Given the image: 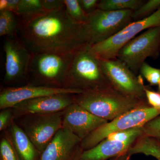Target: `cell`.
Returning a JSON list of instances; mask_svg holds the SVG:
<instances>
[{
    "mask_svg": "<svg viewBox=\"0 0 160 160\" xmlns=\"http://www.w3.org/2000/svg\"><path fill=\"white\" fill-rule=\"evenodd\" d=\"M142 127L143 135L153 139L160 146V115Z\"/></svg>",
    "mask_w": 160,
    "mask_h": 160,
    "instance_id": "cell-26",
    "label": "cell"
},
{
    "mask_svg": "<svg viewBox=\"0 0 160 160\" xmlns=\"http://www.w3.org/2000/svg\"><path fill=\"white\" fill-rule=\"evenodd\" d=\"M82 140L62 128L41 154L40 160H78Z\"/></svg>",
    "mask_w": 160,
    "mask_h": 160,
    "instance_id": "cell-15",
    "label": "cell"
},
{
    "mask_svg": "<svg viewBox=\"0 0 160 160\" xmlns=\"http://www.w3.org/2000/svg\"><path fill=\"white\" fill-rule=\"evenodd\" d=\"M112 87L103 72L101 60L90 46L83 47L74 53L64 88L84 92Z\"/></svg>",
    "mask_w": 160,
    "mask_h": 160,
    "instance_id": "cell-3",
    "label": "cell"
},
{
    "mask_svg": "<svg viewBox=\"0 0 160 160\" xmlns=\"http://www.w3.org/2000/svg\"><path fill=\"white\" fill-rule=\"evenodd\" d=\"M130 158L131 157H130L127 153V154L123 155L120 156L118 157L112 158L108 160H129Z\"/></svg>",
    "mask_w": 160,
    "mask_h": 160,
    "instance_id": "cell-32",
    "label": "cell"
},
{
    "mask_svg": "<svg viewBox=\"0 0 160 160\" xmlns=\"http://www.w3.org/2000/svg\"><path fill=\"white\" fill-rule=\"evenodd\" d=\"M44 11L41 0H18L14 12L22 18Z\"/></svg>",
    "mask_w": 160,
    "mask_h": 160,
    "instance_id": "cell-22",
    "label": "cell"
},
{
    "mask_svg": "<svg viewBox=\"0 0 160 160\" xmlns=\"http://www.w3.org/2000/svg\"><path fill=\"white\" fill-rule=\"evenodd\" d=\"M140 75L143 77L150 86H158L160 82V69L154 68L145 62L139 70Z\"/></svg>",
    "mask_w": 160,
    "mask_h": 160,
    "instance_id": "cell-25",
    "label": "cell"
},
{
    "mask_svg": "<svg viewBox=\"0 0 160 160\" xmlns=\"http://www.w3.org/2000/svg\"><path fill=\"white\" fill-rule=\"evenodd\" d=\"M160 26V7L148 17L133 21L112 37L90 46V49L101 59H114L120 49L138 34L150 28Z\"/></svg>",
    "mask_w": 160,
    "mask_h": 160,
    "instance_id": "cell-10",
    "label": "cell"
},
{
    "mask_svg": "<svg viewBox=\"0 0 160 160\" xmlns=\"http://www.w3.org/2000/svg\"><path fill=\"white\" fill-rule=\"evenodd\" d=\"M84 25L73 22L64 7L20 18L16 36L32 54L74 53L90 46Z\"/></svg>",
    "mask_w": 160,
    "mask_h": 160,
    "instance_id": "cell-1",
    "label": "cell"
},
{
    "mask_svg": "<svg viewBox=\"0 0 160 160\" xmlns=\"http://www.w3.org/2000/svg\"><path fill=\"white\" fill-rule=\"evenodd\" d=\"M160 7V0L146 1L138 9L133 11L132 18L134 21L143 19L154 13Z\"/></svg>",
    "mask_w": 160,
    "mask_h": 160,
    "instance_id": "cell-24",
    "label": "cell"
},
{
    "mask_svg": "<svg viewBox=\"0 0 160 160\" xmlns=\"http://www.w3.org/2000/svg\"><path fill=\"white\" fill-rule=\"evenodd\" d=\"M139 153L160 160V146L153 139L143 135L137 140L127 152L130 157Z\"/></svg>",
    "mask_w": 160,
    "mask_h": 160,
    "instance_id": "cell-18",
    "label": "cell"
},
{
    "mask_svg": "<svg viewBox=\"0 0 160 160\" xmlns=\"http://www.w3.org/2000/svg\"><path fill=\"white\" fill-rule=\"evenodd\" d=\"M145 94L149 106L155 108H160V92L152 90L146 86Z\"/></svg>",
    "mask_w": 160,
    "mask_h": 160,
    "instance_id": "cell-28",
    "label": "cell"
},
{
    "mask_svg": "<svg viewBox=\"0 0 160 160\" xmlns=\"http://www.w3.org/2000/svg\"><path fill=\"white\" fill-rule=\"evenodd\" d=\"M20 18L13 12L9 10L0 11V36H14L16 35Z\"/></svg>",
    "mask_w": 160,
    "mask_h": 160,
    "instance_id": "cell-20",
    "label": "cell"
},
{
    "mask_svg": "<svg viewBox=\"0 0 160 160\" xmlns=\"http://www.w3.org/2000/svg\"><path fill=\"white\" fill-rule=\"evenodd\" d=\"M45 11H54L65 7L63 0H41Z\"/></svg>",
    "mask_w": 160,
    "mask_h": 160,
    "instance_id": "cell-29",
    "label": "cell"
},
{
    "mask_svg": "<svg viewBox=\"0 0 160 160\" xmlns=\"http://www.w3.org/2000/svg\"><path fill=\"white\" fill-rule=\"evenodd\" d=\"M6 131L20 160H40L42 153L14 121Z\"/></svg>",
    "mask_w": 160,
    "mask_h": 160,
    "instance_id": "cell-17",
    "label": "cell"
},
{
    "mask_svg": "<svg viewBox=\"0 0 160 160\" xmlns=\"http://www.w3.org/2000/svg\"><path fill=\"white\" fill-rule=\"evenodd\" d=\"M160 115V108H153L149 105L132 109L92 132L82 140L81 147L83 150L91 149L111 133L142 127Z\"/></svg>",
    "mask_w": 160,
    "mask_h": 160,
    "instance_id": "cell-5",
    "label": "cell"
},
{
    "mask_svg": "<svg viewBox=\"0 0 160 160\" xmlns=\"http://www.w3.org/2000/svg\"><path fill=\"white\" fill-rule=\"evenodd\" d=\"M75 95H54L22 102L11 108L14 119L29 115L51 114L64 111L74 103Z\"/></svg>",
    "mask_w": 160,
    "mask_h": 160,
    "instance_id": "cell-12",
    "label": "cell"
},
{
    "mask_svg": "<svg viewBox=\"0 0 160 160\" xmlns=\"http://www.w3.org/2000/svg\"><path fill=\"white\" fill-rule=\"evenodd\" d=\"M132 10L105 11L98 9L89 14L84 24L87 41L90 46L106 41L133 22Z\"/></svg>",
    "mask_w": 160,
    "mask_h": 160,
    "instance_id": "cell-7",
    "label": "cell"
},
{
    "mask_svg": "<svg viewBox=\"0 0 160 160\" xmlns=\"http://www.w3.org/2000/svg\"><path fill=\"white\" fill-rule=\"evenodd\" d=\"M160 55V26L150 28L125 44L118 52L117 59L135 74L147 58Z\"/></svg>",
    "mask_w": 160,
    "mask_h": 160,
    "instance_id": "cell-6",
    "label": "cell"
},
{
    "mask_svg": "<svg viewBox=\"0 0 160 160\" xmlns=\"http://www.w3.org/2000/svg\"><path fill=\"white\" fill-rule=\"evenodd\" d=\"M74 53L45 52L32 54L28 85L65 88V82Z\"/></svg>",
    "mask_w": 160,
    "mask_h": 160,
    "instance_id": "cell-4",
    "label": "cell"
},
{
    "mask_svg": "<svg viewBox=\"0 0 160 160\" xmlns=\"http://www.w3.org/2000/svg\"><path fill=\"white\" fill-rule=\"evenodd\" d=\"M82 92L75 89L30 85L19 87H6L0 92V109L12 108L22 102L42 97L61 94H78Z\"/></svg>",
    "mask_w": 160,
    "mask_h": 160,
    "instance_id": "cell-13",
    "label": "cell"
},
{
    "mask_svg": "<svg viewBox=\"0 0 160 160\" xmlns=\"http://www.w3.org/2000/svg\"><path fill=\"white\" fill-rule=\"evenodd\" d=\"M99 1V0H79L83 10L88 15L98 9Z\"/></svg>",
    "mask_w": 160,
    "mask_h": 160,
    "instance_id": "cell-30",
    "label": "cell"
},
{
    "mask_svg": "<svg viewBox=\"0 0 160 160\" xmlns=\"http://www.w3.org/2000/svg\"><path fill=\"white\" fill-rule=\"evenodd\" d=\"M108 122L73 103L64 111L62 128L82 140L100 126Z\"/></svg>",
    "mask_w": 160,
    "mask_h": 160,
    "instance_id": "cell-14",
    "label": "cell"
},
{
    "mask_svg": "<svg viewBox=\"0 0 160 160\" xmlns=\"http://www.w3.org/2000/svg\"><path fill=\"white\" fill-rule=\"evenodd\" d=\"M14 121V116L11 108L2 109L0 112V131L7 130Z\"/></svg>",
    "mask_w": 160,
    "mask_h": 160,
    "instance_id": "cell-27",
    "label": "cell"
},
{
    "mask_svg": "<svg viewBox=\"0 0 160 160\" xmlns=\"http://www.w3.org/2000/svg\"><path fill=\"white\" fill-rule=\"evenodd\" d=\"M74 103L108 122L132 109L149 105L147 100L123 94L113 87L75 94Z\"/></svg>",
    "mask_w": 160,
    "mask_h": 160,
    "instance_id": "cell-2",
    "label": "cell"
},
{
    "mask_svg": "<svg viewBox=\"0 0 160 160\" xmlns=\"http://www.w3.org/2000/svg\"><path fill=\"white\" fill-rule=\"evenodd\" d=\"M100 60L103 72L113 88L123 94L147 100L145 90L146 86L142 76H137L118 59Z\"/></svg>",
    "mask_w": 160,
    "mask_h": 160,
    "instance_id": "cell-11",
    "label": "cell"
},
{
    "mask_svg": "<svg viewBox=\"0 0 160 160\" xmlns=\"http://www.w3.org/2000/svg\"><path fill=\"white\" fill-rule=\"evenodd\" d=\"M64 111L51 114L23 116L14 119V122L42 153L62 128Z\"/></svg>",
    "mask_w": 160,
    "mask_h": 160,
    "instance_id": "cell-8",
    "label": "cell"
},
{
    "mask_svg": "<svg viewBox=\"0 0 160 160\" xmlns=\"http://www.w3.org/2000/svg\"><path fill=\"white\" fill-rule=\"evenodd\" d=\"M0 160H20L6 131L3 132L0 141Z\"/></svg>",
    "mask_w": 160,
    "mask_h": 160,
    "instance_id": "cell-23",
    "label": "cell"
},
{
    "mask_svg": "<svg viewBox=\"0 0 160 160\" xmlns=\"http://www.w3.org/2000/svg\"><path fill=\"white\" fill-rule=\"evenodd\" d=\"M18 0H1L0 1V11L9 10L15 11Z\"/></svg>",
    "mask_w": 160,
    "mask_h": 160,
    "instance_id": "cell-31",
    "label": "cell"
},
{
    "mask_svg": "<svg viewBox=\"0 0 160 160\" xmlns=\"http://www.w3.org/2000/svg\"><path fill=\"white\" fill-rule=\"evenodd\" d=\"M66 13L77 24L83 25L87 21L89 15L85 12L79 0H63Z\"/></svg>",
    "mask_w": 160,
    "mask_h": 160,
    "instance_id": "cell-21",
    "label": "cell"
},
{
    "mask_svg": "<svg viewBox=\"0 0 160 160\" xmlns=\"http://www.w3.org/2000/svg\"><path fill=\"white\" fill-rule=\"evenodd\" d=\"M158 91L160 92V82L158 85Z\"/></svg>",
    "mask_w": 160,
    "mask_h": 160,
    "instance_id": "cell-33",
    "label": "cell"
},
{
    "mask_svg": "<svg viewBox=\"0 0 160 160\" xmlns=\"http://www.w3.org/2000/svg\"><path fill=\"white\" fill-rule=\"evenodd\" d=\"M144 0H100L98 9L105 11L137 10L145 3Z\"/></svg>",
    "mask_w": 160,
    "mask_h": 160,
    "instance_id": "cell-19",
    "label": "cell"
},
{
    "mask_svg": "<svg viewBox=\"0 0 160 160\" xmlns=\"http://www.w3.org/2000/svg\"><path fill=\"white\" fill-rule=\"evenodd\" d=\"M138 139L127 142L105 139L93 148L83 150L78 160H108L127 154Z\"/></svg>",
    "mask_w": 160,
    "mask_h": 160,
    "instance_id": "cell-16",
    "label": "cell"
},
{
    "mask_svg": "<svg viewBox=\"0 0 160 160\" xmlns=\"http://www.w3.org/2000/svg\"><path fill=\"white\" fill-rule=\"evenodd\" d=\"M5 53L4 82L7 87H19L28 84V73L32 55L18 38L6 37L4 41Z\"/></svg>",
    "mask_w": 160,
    "mask_h": 160,
    "instance_id": "cell-9",
    "label": "cell"
}]
</instances>
